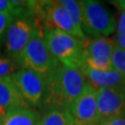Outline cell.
<instances>
[{
    "label": "cell",
    "instance_id": "cell-1",
    "mask_svg": "<svg viewBox=\"0 0 125 125\" xmlns=\"http://www.w3.org/2000/svg\"><path fill=\"white\" fill-rule=\"evenodd\" d=\"M47 90L44 107L58 106L69 109L80 96L87 82L79 69L58 63L46 75Z\"/></svg>",
    "mask_w": 125,
    "mask_h": 125
},
{
    "label": "cell",
    "instance_id": "cell-2",
    "mask_svg": "<svg viewBox=\"0 0 125 125\" xmlns=\"http://www.w3.org/2000/svg\"><path fill=\"white\" fill-rule=\"evenodd\" d=\"M31 7L32 1H28L26 6L16 8L6 32L5 51L7 57L15 63L18 62L37 26Z\"/></svg>",
    "mask_w": 125,
    "mask_h": 125
},
{
    "label": "cell",
    "instance_id": "cell-3",
    "mask_svg": "<svg viewBox=\"0 0 125 125\" xmlns=\"http://www.w3.org/2000/svg\"><path fill=\"white\" fill-rule=\"evenodd\" d=\"M43 35L51 55L58 62L67 67L80 68L86 42L54 28H45Z\"/></svg>",
    "mask_w": 125,
    "mask_h": 125
},
{
    "label": "cell",
    "instance_id": "cell-4",
    "mask_svg": "<svg viewBox=\"0 0 125 125\" xmlns=\"http://www.w3.org/2000/svg\"><path fill=\"white\" fill-rule=\"evenodd\" d=\"M82 13V29L92 38L107 37L117 28L116 19L111 10L99 1H79Z\"/></svg>",
    "mask_w": 125,
    "mask_h": 125
},
{
    "label": "cell",
    "instance_id": "cell-5",
    "mask_svg": "<svg viewBox=\"0 0 125 125\" xmlns=\"http://www.w3.org/2000/svg\"><path fill=\"white\" fill-rule=\"evenodd\" d=\"M58 63L47 48L41 27L36 26L31 38L19 58L18 67L31 70L46 76Z\"/></svg>",
    "mask_w": 125,
    "mask_h": 125
},
{
    "label": "cell",
    "instance_id": "cell-6",
    "mask_svg": "<svg viewBox=\"0 0 125 125\" xmlns=\"http://www.w3.org/2000/svg\"><path fill=\"white\" fill-rule=\"evenodd\" d=\"M11 78L29 107H44L47 90L46 76L31 70L20 69Z\"/></svg>",
    "mask_w": 125,
    "mask_h": 125
},
{
    "label": "cell",
    "instance_id": "cell-7",
    "mask_svg": "<svg viewBox=\"0 0 125 125\" xmlns=\"http://www.w3.org/2000/svg\"><path fill=\"white\" fill-rule=\"evenodd\" d=\"M114 42L107 37H96L88 39L84 44L82 64L88 67L106 71L111 69V57Z\"/></svg>",
    "mask_w": 125,
    "mask_h": 125
},
{
    "label": "cell",
    "instance_id": "cell-8",
    "mask_svg": "<svg viewBox=\"0 0 125 125\" xmlns=\"http://www.w3.org/2000/svg\"><path fill=\"white\" fill-rule=\"evenodd\" d=\"M76 125H99L96 89L86 83L83 93L69 108Z\"/></svg>",
    "mask_w": 125,
    "mask_h": 125
},
{
    "label": "cell",
    "instance_id": "cell-9",
    "mask_svg": "<svg viewBox=\"0 0 125 125\" xmlns=\"http://www.w3.org/2000/svg\"><path fill=\"white\" fill-rule=\"evenodd\" d=\"M96 105L99 123L125 114L124 88H101L96 90Z\"/></svg>",
    "mask_w": 125,
    "mask_h": 125
},
{
    "label": "cell",
    "instance_id": "cell-10",
    "mask_svg": "<svg viewBox=\"0 0 125 125\" xmlns=\"http://www.w3.org/2000/svg\"><path fill=\"white\" fill-rule=\"evenodd\" d=\"M86 82L96 90L101 88H124L125 78L113 68L106 71L94 70L82 64L79 68Z\"/></svg>",
    "mask_w": 125,
    "mask_h": 125
},
{
    "label": "cell",
    "instance_id": "cell-11",
    "mask_svg": "<svg viewBox=\"0 0 125 125\" xmlns=\"http://www.w3.org/2000/svg\"><path fill=\"white\" fill-rule=\"evenodd\" d=\"M21 107L29 106L20 94L11 76L0 79V118Z\"/></svg>",
    "mask_w": 125,
    "mask_h": 125
},
{
    "label": "cell",
    "instance_id": "cell-12",
    "mask_svg": "<svg viewBox=\"0 0 125 125\" xmlns=\"http://www.w3.org/2000/svg\"><path fill=\"white\" fill-rule=\"evenodd\" d=\"M40 116L31 107H21L0 118V125H39Z\"/></svg>",
    "mask_w": 125,
    "mask_h": 125
},
{
    "label": "cell",
    "instance_id": "cell-13",
    "mask_svg": "<svg viewBox=\"0 0 125 125\" xmlns=\"http://www.w3.org/2000/svg\"><path fill=\"white\" fill-rule=\"evenodd\" d=\"M39 125H76L69 109L58 106L44 107Z\"/></svg>",
    "mask_w": 125,
    "mask_h": 125
},
{
    "label": "cell",
    "instance_id": "cell-14",
    "mask_svg": "<svg viewBox=\"0 0 125 125\" xmlns=\"http://www.w3.org/2000/svg\"><path fill=\"white\" fill-rule=\"evenodd\" d=\"M59 3L64 7V9L68 11L72 18L73 23L78 28V30L83 31L82 29V13H81V7L79 1L75 0H62Z\"/></svg>",
    "mask_w": 125,
    "mask_h": 125
},
{
    "label": "cell",
    "instance_id": "cell-15",
    "mask_svg": "<svg viewBox=\"0 0 125 125\" xmlns=\"http://www.w3.org/2000/svg\"><path fill=\"white\" fill-rule=\"evenodd\" d=\"M111 67L125 78V50L115 43L111 57Z\"/></svg>",
    "mask_w": 125,
    "mask_h": 125
},
{
    "label": "cell",
    "instance_id": "cell-16",
    "mask_svg": "<svg viewBox=\"0 0 125 125\" xmlns=\"http://www.w3.org/2000/svg\"><path fill=\"white\" fill-rule=\"evenodd\" d=\"M18 68L17 63L8 57L0 56V79L9 77L16 72Z\"/></svg>",
    "mask_w": 125,
    "mask_h": 125
},
{
    "label": "cell",
    "instance_id": "cell-17",
    "mask_svg": "<svg viewBox=\"0 0 125 125\" xmlns=\"http://www.w3.org/2000/svg\"><path fill=\"white\" fill-rule=\"evenodd\" d=\"M11 21H12V15L0 12V46L2 45L3 41H5L6 32L8 31V28Z\"/></svg>",
    "mask_w": 125,
    "mask_h": 125
},
{
    "label": "cell",
    "instance_id": "cell-18",
    "mask_svg": "<svg viewBox=\"0 0 125 125\" xmlns=\"http://www.w3.org/2000/svg\"><path fill=\"white\" fill-rule=\"evenodd\" d=\"M16 8L9 0H0V12L1 13H8L13 16Z\"/></svg>",
    "mask_w": 125,
    "mask_h": 125
},
{
    "label": "cell",
    "instance_id": "cell-19",
    "mask_svg": "<svg viewBox=\"0 0 125 125\" xmlns=\"http://www.w3.org/2000/svg\"><path fill=\"white\" fill-rule=\"evenodd\" d=\"M99 125H125V114L113 119L101 121Z\"/></svg>",
    "mask_w": 125,
    "mask_h": 125
},
{
    "label": "cell",
    "instance_id": "cell-20",
    "mask_svg": "<svg viewBox=\"0 0 125 125\" xmlns=\"http://www.w3.org/2000/svg\"><path fill=\"white\" fill-rule=\"evenodd\" d=\"M117 34H125V11H122L117 25Z\"/></svg>",
    "mask_w": 125,
    "mask_h": 125
},
{
    "label": "cell",
    "instance_id": "cell-21",
    "mask_svg": "<svg viewBox=\"0 0 125 125\" xmlns=\"http://www.w3.org/2000/svg\"><path fill=\"white\" fill-rule=\"evenodd\" d=\"M114 43L118 46L125 50V34H117Z\"/></svg>",
    "mask_w": 125,
    "mask_h": 125
},
{
    "label": "cell",
    "instance_id": "cell-22",
    "mask_svg": "<svg viewBox=\"0 0 125 125\" xmlns=\"http://www.w3.org/2000/svg\"><path fill=\"white\" fill-rule=\"evenodd\" d=\"M110 3L116 6L118 9L122 11H125V0H116V1H111Z\"/></svg>",
    "mask_w": 125,
    "mask_h": 125
}]
</instances>
